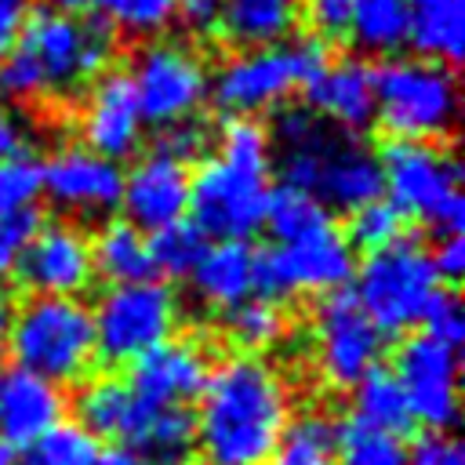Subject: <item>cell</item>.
Masks as SVG:
<instances>
[{
    "label": "cell",
    "instance_id": "cell-1",
    "mask_svg": "<svg viewBox=\"0 0 465 465\" xmlns=\"http://www.w3.org/2000/svg\"><path fill=\"white\" fill-rule=\"evenodd\" d=\"M291 418L280 371L262 356H229L211 367L193 418L203 465H269Z\"/></svg>",
    "mask_w": 465,
    "mask_h": 465
},
{
    "label": "cell",
    "instance_id": "cell-2",
    "mask_svg": "<svg viewBox=\"0 0 465 465\" xmlns=\"http://www.w3.org/2000/svg\"><path fill=\"white\" fill-rule=\"evenodd\" d=\"M269 203V134L254 116H229L218 153L189 174V211L203 236L247 240Z\"/></svg>",
    "mask_w": 465,
    "mask_h": 465
},
{
    "label": "cell",
    "instance_id": "cell-3",
    "mask_svg": "<svg viewBox=\"0 0 465 465\" xmlns=\"http://www.w3.org/2000/svg\"><path fill=\"white\" fill-rule=\"evenodd\" d=\"M4 338L15 367L47 378L58 389L87 378L91 363L98 360L94 320L80 298H25L11 312Z\"/></svg>",
    "mask_w": 465,
    "mask_h": 465
},
{
    "label": "cell",
    "instance_id": "cell-4",
    "mask_svg": "<svg viewBox=\"0 0 465 465\" xmlns=\"http://www.w3.org/2000/svg\"><path fill=\"white\" fill-rule=\"evenodd\" d=\"M374 116L392 142H436L458 120V80L425 58H389L371 69Z\"/></svg>",
    "mask_w": 465,
    "mask_h": 465
},
{
    "label": "cell",
    "instance_id": "cell-5",
    "mask_svg": "<svg viewBox=\"0 0 465 465\" xmlns=\"http://www.w3.org/2000/svg\"><path fill=\"white\" fill-rule=\"evenodd\" d=\"M15 47L36 69L44 94H65L105 73L116 40L102 18H76L47 7L29 15Z\"/></svg>",
    "mask_w": 465,
    "mask_h": 465
},
{
    "label": "cell",
    "instance_id": "cell-6",
    "mask_svg": "<svg viewBox=\"0 0 465 465\" xmlns=\"http://www.w3.org/2000/svg\"><path fill=\"white\" fill-rule=\"evenodd\" d=\"M323 65H327V47L316 36L276 47H254L229 58L214 73L211 94L229 116H254L280 105L294 87L316 80Z\"/></svg>",
    "mask_w": 465,
    "mask_h": 465
},
{
    "label": "cell",
    "instance_id": "cell-7",
    "mask_svg": "<svg viewBox=\"0 0 465 465\" xmlns=\"http://www.w3.org/2000/svg\"><path fill=\"white\" fill-rule=\"evenodd\" d=\"M381 182L389 189V203L407 218H421L443 236L461 232L465 225V196L458 189V160L432 142H389L378 156Z\"/></svg>",
    "mask_w": 465,
    "mask_h": 465
},
{
    "label": "cell",
    "instance_id": "cell-8",
    "mask_svg": "<svg viewBox=\"0 0 465 465\" xmlns=\"http://www.w3.org/2000/svg\"><path fill=\"white\" fill-rule=\"evenodd\" d=\"M436 291L440 280L429 254L414 240H400L385 251L367 254L356 272L352 298L381 334H396L421 323V312L436 298Z\"/></svg>",
    "mask_w": 465,
    "mask_h": 465
},
{
    "label": "cell",
    "instance_id": "cell-9",
    "mask_svg": "<svg viewBox=\"0 0 465 465\" xmlns=\"http://www.w3.org/2000/svg\"><path fill=\"white\" fill-rule=\"evenodd\" d=\"M98 356L109 363H134L149 349L163 345L178 327V298L171 287L145 280L109 287L91 309Z\"/></svg>",
    "mask_w": 465,
    "mask_h": 465
},
{
    "label": "cell",
    "instance_id": "cell-10",
    "mask_svg": "<svg viewBox=\"0 0 465 465\" xmlns=\"http://www.w3.org/2000/svg\"><path fill=\"white\" fill-rule=\"evenodd\" d=\"M352 272V243L334 225L269 251H254V291L265 302L287 294H334L345 291Z\"/></svg>",
    "mask_w": 465,
    "mask_h": 465
},
{
    "label": "cell",
    "instance_id": "cell-11",
    "mask_svg": "<svg viewBox=\"0 0 465 465\" xmlns=\"http://www.w3.org/2000/svg\"><path fill=\"white\" fill-rule=\"evenodd\" d=\"M127 76L134 87L142 124H156V127L193 120L203 98L211 94L207 65L200 62L196 51L174 40L145 44L134 54V65Z\"/></svg>",
    "mask_w": 465,
    "mask_h": 465
},
{
    "label": "cell",
    "instance_id": "cell-12",
    "mask_svg": "<svg viewBox=\"0 0 465 465\" xmlns=\"http://www.w3.org/2000/svg\"><path fill=\"white\" fill-rule=\"evenodd\" d=\"M312 341L320 374L338 389H352L367 371L378 367L381 356V331L367 320L352 291L320 298L312 312Z\"/></svg>",
    "mask_w": 465,
    "mask_h": 465
},
{
    "label": "cell",
    "instance_id": "cell-13",
    "mask_svg": "<svg viewBox=\"0 0 465 465\" xmlns=\"http://www.w3.org/2000/svg\"><path fill=\"white\" fill-rule=\"evenodd\" d=\"M392 374L411 403V418L429 425L432 432H447L458 421V349L443 345L429 334H414L396 349Z\"/></svg>",
    "mask_w": 465,
    "mask_h": 465
},
{
    "label": "cell",
    "instance_id": "cell-14",
    "mask_svg": "<svg viewBox=\"0 0 465 465\" xmlns=\"http://www.w3.org/2000/svg\"><path fill=\"white\" fill-rule=\"evenodd\" d=\"M18 280L44 298H76L91 287L94 265H91V240L69 222L40 225L33 243L25 247L22 262L15 265Z\"/></svg>",
    "mask_w": 465,
    "mask_h": 465
},
{
    "label": "cell",
    "instance_id": "cell-15",
    "mask_svg": "<svg viewBox=\"0 0 465 465\" xmlns=\"http://www.w3.org/2000/svg\"><path fill=\"white\" fill-rule=\"evenodd\" d=\"M40 182H44V193L62 211H73L84 218L116 211L120 193H124L120 163H113L84 145H65L47 163H40Z\"/></svg>",
    "mask_w": 465,
    "mask_h": 465
},
{
    "label": "cell",
    "instance_id": "cell-16",
    "mask_svg": "<svg viewBox=\"0 0 465 465\" xmlns=\"http://www.w3.org/2000/svg\"><path fill=\"white\" fill-rule=\"evenodd\" d=\"M120 207L127 211V225H134L142 236L156 232L163 225H174L189 211V171L178 160H167L160 153H149L124 174Z\"/></svg>",
    "mask_w": 465,
    "mask_h": 465
},
{
    "label": "cell",
    "instance_id": "cell-17",
    "mask_svg": "<svg viewBox=\"0 0 465 465\" xmlns=\"http://www.w3.org/2000/svg\"><path fill=\"white\" fill-rule=\"evenodd\" d=\"M80 134H84V149L113 163H120L124 156L138 149L142 116H138V102H134V87L127 73H105L94 80L87 105H84Z\"/></svg>",
    "mask_w": 465,
    "mask_h": 465
},
{
    "label": "cell",
    "instance_id": "cell-18",
    "mask_svg": "<svg viewBox=\"0 0 465 465\" xmlns=\"http://www.w3.org/2000/svg\"><path fill=\"white\" fill-rule=\"evenodd\" d=\"M211 363L189 338H167L131 363V389L153 407H182L200 400Z\"/></svg>",
    "mask_w": 465,
    "mask_h": 465
},
{
    "label": "cell",
    "instance_id": "cell-19",
    "mask_svg": "<svg viewBox=\"0 0 465 465\" xmlns=\"http://www.w3.org/2000/svg\"><path fill=\"white\" fill-rule=\"evenodd\" d=\"M65 414V396L54 381L29 374L15 363H0V443L33 447Z\"/></svg>",
    "mask_w": 465,
    "mask_h": 465
},
{
    "label": "cell",
    "instance_id": "cell-20",
    "mask_svg": "<svg viewBox=\"0 0 465 465\" xmlns=\"http://www.w3.org/2000/svg\"><path fill=\"white\" fill-rule=\"evenodd\" d=\"M153 403H145L131 381L116 374L91 378L76 392V425H84L94 440H113L124 450H138L145 425L153 418Z\"/></svg>",
    "mask_w": 465,
    "mask_h": 465
},
{
    "label": "cell",
    "instance_id": "cell-21",
    "mask_svg": "<svg viewBox=\"0 0 465 465\" xmlns=\"http://www.w3.org/2000/svg\"><path fill=\"white\" fill-rule=\"evenodd\" d=\"M305 94H309V113H316L323 124H334L345 131H363L374 120L371 69L356 58L327 62L323 73L305 84Z\"/></svg>",
    "mask_w": 465,
    "mask_h": 465
},
{
    "label": "cell",
    "instance_id": "cell-22",
    "mask_svg": "<svg viewBox=\"0 0 465 465\" xmlns=\"http://www.w3.org/2000/svg\"><path fill=\"white\" fill-rule=\"evenodd\" d=\"M385 193V182H381V163L374 153H367L363 145L341 138L323 167H320V185H316V200H327L334 207H345V211H356L363 203H374L381 200Z\"/></svg>",
    "mask_w": 465,
    "mask_h": 465
},
{
    "label": "cell",
    "instance_id": "cell-23",
    "mask_svg": "<svg viewBox=\"0 0 465 465\" xmlns=\"http://www.w3.org/2000/svg\"><path fill=\"white\" fill-rule=\"evenodd\" d=\"M196 294L214 309H232L254 291V247L247 240H222L203 251L193 269Z\"/></svg>",
    "mask_w": 465,
    "mask_h": 465
},
{
    "label": "cell",
    "instance_id": "cell-24",
    "mask_svg": "<svg viewBox=\"0 0 465 465\" xmlns=\"http://www.w3.org/2000/svg\"><path fill=\"white\" fill-rule=\"evenodd\" d=\"M407 44L440 65L465 54V0H407Z\"/></svg>",
    "mask_w": 465,
    "mask_h": 465
},
{
    "label": "cell",
    "instance_id": "cell-25",
    "mask_svg": "<svg viewBox=\"0 0 465 465\" xmlns=\"http://www.w3.org/2000/svg\"><path fill=\"white\" fill-rule=\"evenodd\" d=\"M298 15L302 0H222L218 29L247 51L276 47L283 36H291Z\"/></svg>",
    "mask_w": 465,
    "mask_h": 465
},
{
    "label": "cell",
    "instance_id": "cell-26",
    "mask_svg": "<svg viewBox=\"0 0 465 465\" xmlns=\"http://www.w3.org/2000/svg\"><path fill=\"white\" fill-rule=\"evenodd\" d=\"M91 265L109 280V287L124 283H145L153 280V258H149V240L127 225V222H105L91 243Z\"/></svg>",
    "mask_w": 465,
    "mask_h": 465
},
{
    "label": "cell",
    "instance_id": "cell-27",
    "mask_svg": "<svg viewBox=\"0 0 465 465\" xmlns=\"http://www.w3.org/2000/svg\"><path fill=\"white\" fill-rule=\"evenodd\" d=\"M352 396H356V418L374 425V429H385V432H396L403 436L414 418H411V403L396 381L392 371H385L381 363L374 371H367L356 385H352Z\"/></svg>",
    "mask_w": 465,
    "mask_h": 465
},
{
    "label": "cell",
    "instance_id": "cell-28",
    "mask_svg": "<svg viewBox=\"0 0 465 465\" xmlns=\"http://www.w3.org/2000/svg\"><path fill=\"white\" fill-rule=\"evenodd\" d=\"M349 36L367 54H396L407 44V0H356Z\"/></svg>",
    "mask_w": 465,
    "mask_h": 465
},
{
    "label": "cell",
    "instance_id": "cell-29",
    "mask_svg": "<svg viewBox=\"0 0 465 465\" xmlns=\"http://www.w3.org/2000/svg\"><path fill=\"white\" fill-rule=\"evenodd\" d=\"M334 436L338 421H331L320 411L287 418L280 443L272 450V465H334Z\"/></svg>",
    "mask_w": 465,
    "mask_h": 465
},
{
    "label": "cell",
    "instance_id": "cell-30",
    "mask_svg": "<svg viewBox=\"0 0 465 465\" xmlns=\"http://www.w3.org/2000/svg\"><path fill=\"white\" fill-rule=\"evenodd\" d=\"M407 440L360 421L356 414L338 425L334 465H407Z\"/></svg>",
    "mask_w": 465,
    "mask_h": 465
},
{
    "label": "cell",
    "instance_id": "cell-31",
    "mask_svg": "<svg viewBox=\"0 0 465 465\" xmlns=\"http://www.w3.org/2000/svg\"><path fill=\"white\" fill-rule=\"evenodd\" d=\"M265 225L276 236V243H291V240H302L309 232L327 229L331 214H327V203H320L312 193H298V189L280 185L276 193H269Z\"/></svg>",
    "mask_w": 465,
    "mask_h": 465
},
{
    "label": "cell",
    "instance_id": "cell-32",
    "mask_svg": "<svg viewBox=\"0 0 465 465\" xmlns=\"http://www.w3.org/2000/svg\"><path fill=\"white\" fill-rule=\"evenodd\" d=\"M149 240V258H153V269L163 272V276H193L196 262L203 258V251L211 247L207 236L193 225V222H174V225H163L156 232L145 236Z\"/></svg>",
    "mask_w": 465,
    "mask_h": 465
},
{
    "label": "cell",
    "instance_id": "cell-33",
    "mask_svg": "<svg viewBox=\"0 0 465 465\" xmlns=\"http://www.w3.org/2000/svg\"><path fill=\"white\" fill-rule=\"evenodd\" d=\"M225 331L240 349H247V356H254L258 349H272L283 338L287 320H283L276 302L247 298L225 312Z\"/></svg>",
    "mask_w": 465,
    "mask_h": 465
},
{
    "label": "cell",
    "instance_id": "cell-34",
    "mask_svg": "<svg viewBox=\"0 0 465 465\" xmlns=\"http://www.w3.org/2000/svg\"><path fill=\"white\" fill-rule=\"evenodd\" d=\"M98 440L76 421H58L29 447V465H98Z\"/></svg>",
    "mask_w": 465,
    "mask_h": 465
},
{
    "label": "cell",
    "instance_id": "cell-35",
    "mask_svg": "<svg viewBox=\"0 0 465 465\" xmlns=\"http://www.w3.org/2000/svg\"><path fill=\"white\" fill-rule=\"evenodd\" d=\"M349 243H360L367 247L371 254L374 251H385L400 240H407V218L389 203V200H374V203H363L352 211L349 218Z\"/></svg>",
    "mask_w": 465,
    "mask_h": 465
},
{
    "label": "cell",
    "instance_id": "cell-36",
    "mask_svg": "<svg viewBox=\"0 0 465 465\" xmlns=\"http://www.w3.org/2000/svg\"><path fill=\"white\" fill-rule=\"evenodd\" d=\"M44 193L40 182V160L36 156H7L0 160V218L36 207V196Z\"/></svg>",
    "mask_w": 465,
    "mask_h": 465
},
{
    "label": "cell",
    "instance_id": "cell-37",
    "mask_svg": "<svg viewBox=\"0 0 465 465\" xmlns=\"http://www.w3.org/2000/svg\"><path fill=\"white\" fill-rule=\"evenodd\" d=\"M174 4L178 0H102L98 7L116 29L131 36H156L174 22Z\"/></svg>",
    "mask_w": 465,
    "mask_h": 465
},
{
    "label": "cell",
    "instance_id": "cell-38",
    "mask_svg": "<svg viewBox=\"0 0 465 465\" xmlns=\"http://www.w3.org/2000/svg\"><path fill=\"white\" fill-rule=\"evenodd\" d=\"M40 225H44V218H40L36 207L0 218V272H15V265L22 262L25 247L40 232Z\"/></svg>",
    "mask_w": 465,
    "mask_h": 465
},
{
    "label": "cell",
    "instance_id": "cell-39",
    "mask_svg": "<svg viewBox=\"0 0 465 465\" xmlns=\"http://www.w3.org/2000/svg\"><path fill=\"white\" fill-rule=\"evenodd\" d=\"M421 323H425V334L443 341V345H454L461 341L465 334V312H461V302L454 291H436V298L425 305L421 312Z\"/></svg>",
    "mask_w": 465,
    "mask_h": 465
},
{
    "label": "cell",
    "instance_id": "cell-40",
    "mask_svg": "<svg viewBox=\"0 0 465 465\" xmlns=\"http://www.w3.org/2000/svg\"><path fill=\"white\" fill-rule=\"evenodd\" d=\"M207 142H211L207 124H200V120L193 116V120H182V124L163 127V131H160V138H156V149H153V153H160V156H167V160L185 163V160H196V156L207 149Z\"/></svg>",
    "mask_w": 465,
    "mask_h": 465
},
{
    "label": "cell",
    "instance_id": "cell-41",
    "mask_svg": "<svg viewBox=\"0 0 465 465\" xmlns=\"http://www.w3.org/2000/svg\"><path fill=\"white\" fill-rule=\"evenodd\" d=\"M356 0H302V11L316 33V40H345Z\"/></svg>",
    "mask_w": 465,
    "mask_h": 465
},
{
    "label": "cell",
    "instance_id": "cell-42",
    "mask_svg": "<svg viewBox=\"0 0 465 465\" xmlns=\"http://www.w3.org/2000/svg\"><path fill=\"white\" fill-rule=\"evenodd\" d=\"M407 465H465V454L450 436L432 432L407 450Z\"/></svg>",
    "mask_w": 465,
    "mask_h": 465
},
{
    "label": "cell",
    "instance_id": "cell-43",
    "mask_svg": "<svg viewBox=\"0 0 465 465\" xmlns=\"http://www.w3.org/2000/svg\"><path fill=\"white\" fill-rule=\"evenodd\" d=\"M429 262H432L436 280H450V283H458L461 272H465V240H461V232L443 236V240L436 243V251L429 254Z\"/></svg>",
    "mask_w": 465,
    "mask_h": 465
},
{
    "label": "cell",
    "instance_id": "cell-44",
    "mask_svg": "<svg viewBox=\"0 0 465 465\" xmlns=\"http://www.w3.org/2000/svg\"><path fill=\"white\" fill-rule=\"evenodd\" d=\"M174 15L196 33V36H211L222 22V0H178Z\"/></svg>",
    "mask_w": 465,
    "mask_h": 465
},
{
    "label": "cell",
    "instance_id": "cell-45",
    "mask_svg": "<svg viewBox=\"0 0 465 465\" xmlns=\"http://www.w3.org/2000/svg\"><path fill=\"white\" fill-rule=\"evenodd\" d=\"M29 15H33V0H0V58L18 44Z\"/></svg>",
    "mask_w": 465,
    "mask_h": 465
},
{
    "label": "cell",
    "instance_id": "cell-46",
    "mask_svg": "<svg viewBox=\"0 0 465 465\" xmlns=\"http://www.w3.org/2000/svg\"><path fill=\"white\" fill-rule=\"evenodd\" d=\"M98 465H182V461H156V458H145V454H134V450L113 447L109 454H102V458H98Z\"/></svg>",
    "mask_w": 465,
    "mask_h": 465
},
{
    "label": "cell",
    "instance_id": "cell-47",
    "mask_svg": "<svg viewBox=\"0 0 465 465\" xmlns=\"http://www.w3.org/2000/svg\"><path fill=\"white\" fill-rule=\"evenodd\" d=\"M102 0H51V7L54 11H65V15H76V11H91V7H98Z\"/></svg>",
    "mask_w": 465,
    "mask_h": 465
},
{
    "label": "cell",
    "instance_id": "cell-48",
    "mask_svg": "<svg viewBox=\"0 0 465 465\" xmlns=\"http://www.w3.org/2000/svg\"><path fill=\"white\" fill-rule=\"evenodd\" d=\"M7 320H11V302H7V294H4V287H0V338H4V331H7Z\"/></svg>",
    "mask_w": 465,
    "mask_h": 465
},
{
    "label": "cell",
    "instance_id": "cell-49",
    "mask_svg": "<svg viewBox=\"0 0 465 465\" xmlns=\"http://www.w3.org/2000/svg\"><path fill=\"white\" fill-rule=\"evenodd\" d=\"M0 465H15V450L0 443Z\"/></svg>",
    "mask_w": 465,
    "mask_h": 465
}]
</instances>
